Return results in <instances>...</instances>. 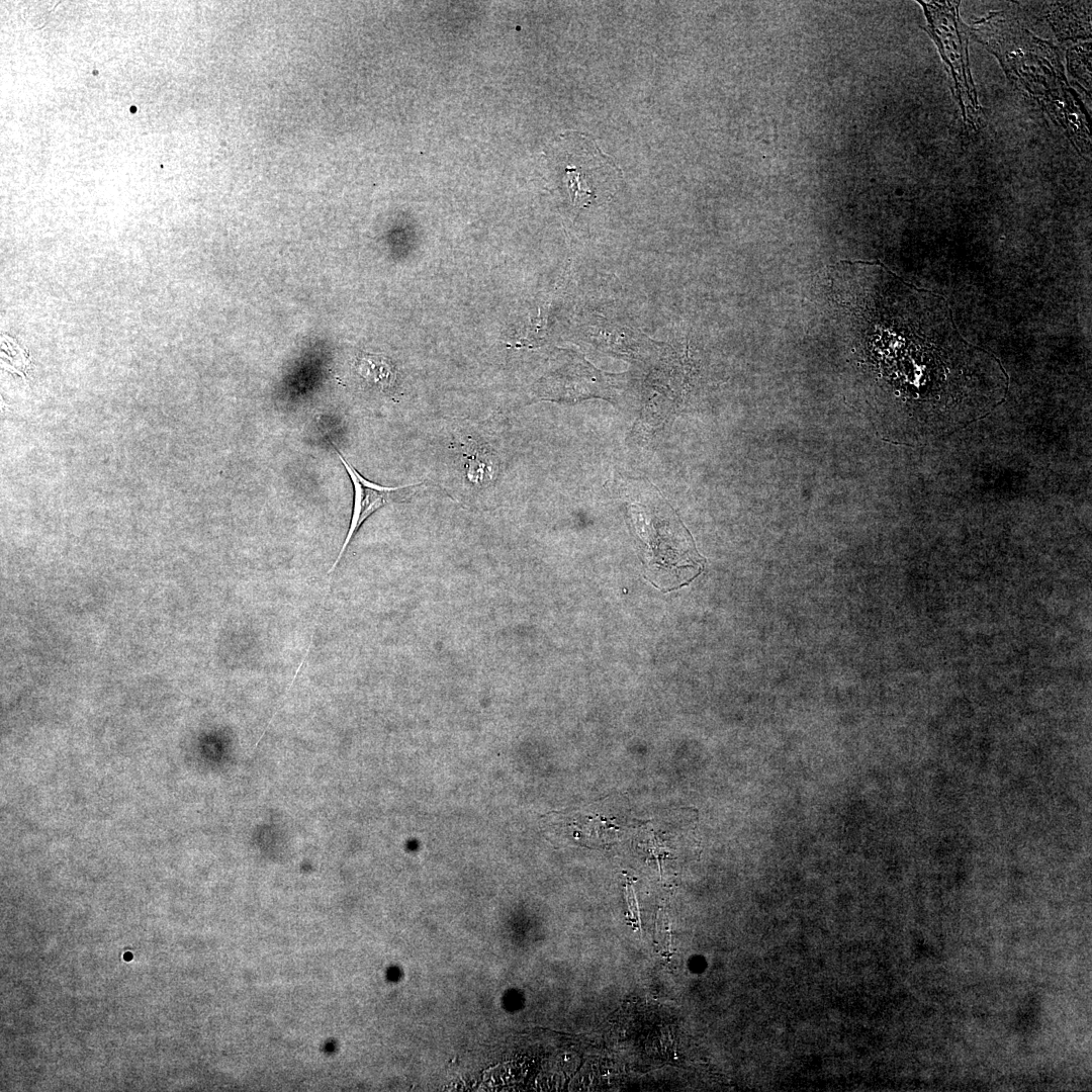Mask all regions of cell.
<instances>
[{
	"label": "cell",
	"mask_w": 1092,
	"mask_h": 1092,
	"mask_svg": "<svg viewBox=\"0 0 1092 1092\" xmlns=\"http://www.w3.org/2000/svg\"><path fill=\"white\" fill-rule=\"evenodd\" d=\"M969 31L1000 61L1008 78L1022 91L1038 100L1050 114L1058 116L1070 131L1068 84L1059 57L1048 42L1017 23L992 13Z\"/></svg>",
	"instance_id": "cell-1"
},
{
	"label": "cell",
	"mask_w": 1092,
	"mask_h": 1092,
	"mask_svg": "<svg viewBox=\"0 0 1092 1092\" xmlns=\"http://www.w3.org/2000/svg\"><path fill=\"white\" fill-rule=\"evenodd\" d=\"M543 158L561 175V181L575 207L604 201L621 178L619 168L595 141L581 132L568 131L554 139Z\"/></svg>",
	"instance_id": "cell-2"
},
{
	"label": "cell",
	"mask_w": 1092,
	"mask_h": 1092,
	"mask_svg": "<svg viewBox=\"0 0 1092 1092\" xmlns=\"http://www.w3.org/2000/svg\"><path fill=\"white\" fill-rule=\"evenodd\" d=\"M927 30L936 42L953 82L952 94L965 122L978 126L982 111L972 80L968 57V28L959 15L958 1H921Z\"/></svg>",
	"instance_id": "cell-3"
},
{
	"label": "cell",
	"mask_w": 1092,
	"mask_h": 1092,
	"mask_svg": "<svg viewBox=\"0 0 1092 1092\" xmlns=\"http://www.w3.org/2000/svg\"><path fill=\"white\" fill-rule=\"evenodd\" d=\"M332 445L335 448L336 454L338 455L340 461L344 465V467H345V469H346V471H347V473L349 475V478L351 479V482H352L353 488H354V500H353V510H352L351 521H350V525H349V529H348L346 538H345V540L343 542V545H342V547L340 549V552H339L335 562L333 563L331 569L329 570V574H332V572L336 569L337 565L339 564V562L341 561L343 555L345 554L347 547L349 546V544L352 541V539L354 538L355 534L357 533V531L359 530V528L362 526V524L365 522L366 519H368L374 512H376L380 508H382V507L386 506L387 504L393 502L394 495L398 494L400 490L405 489V488L411 487V486H416V485H419V484L422 483V482H416V483H410V484L399 485V486H384V485L372 482V481L366 479L363 475H361L346 460V458L341 454L340 450L337 448V446H336V444L334 442H332Z\"/></svg>",
	"instance_id": "cell-4"
},
{
	"label": "cell",
	"mask_w": 1092,
	"mask_h": 1092,
	"mask_svg": "<svg viewBox=\"0 0 1092 1092\" xmlns=\"http://www.w3.org/2000/svg\"><path fill=\"white\" fill-rule=\"evenodd\" d=\"M359 372L363 377L380 384L382 387L389 386L394 378L392 368L388 362L376 356L362 358Z\"/></svg>",
	"instance_id": "cell-5"
}]
</instances>
